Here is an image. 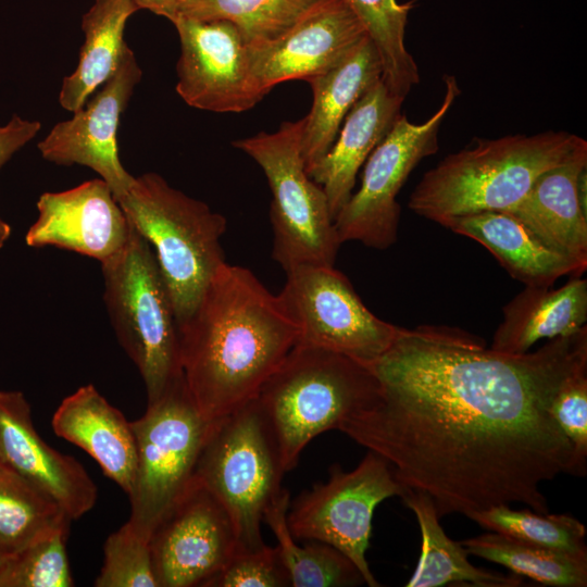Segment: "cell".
Listing matches in <instances>:
<instances>
[{
	"label": "cell",
	"mask_w": 587,
	"mask_h": 587,
	"mask_svg": "<svg viewBox=\"0 0 587 587\" xmlns=\"http://www.w3.org/2000/svg\"><path fill=\"white\" fill-rule=\"evenodd\" d=\"M586 360L587 326L522 354L454 327H399L365 364L377 392L337 429L382 457L407 491L429 497L439 519L513 503L548 513L542 484L576 475L550 407Z\"/></svg>",
	"instance_id": "1"
},
{
	"label": "cell",
	"mask_w": 587,
	"mask_h": 587,
	"mask_svg": "<svg viewBox=\"0 0 587 587\" xmlns=\"http://www.w3.org/2000/svg\"><path fill=\"white\" fill-rule=\"evenodd\" d=\"M178 335L186 385L213 423L257 397L296 346L299 329L278 295L250 270L224 262Z\"/></svg>",
	"instance_id": "2"
},
{
	"label": "cell",
	"mask_w": 587,
	"mask_h": 587,
	"mask_svg": "<svg viewBox=\"0 0 587 587\" xmlns=\"http://www.w3.org/2000/svg\"><path fill=\"white\" fill-rule=\"evenodd\" d=\"M585 145L584 138L563 130L479 139L426 172L408 207L440 225L484 211L507 212L523 199L540 174L563 163Z\"/></svg>",
	"instance_id": "3"
},
{
	"label": "cell",
	"mask_w": 587,
	"mask_h": 587,
	"mask_svg": "<svg viewBox=\"0 0 587 587\" xmlns=\"http://www.w3.org/2000/svg\"><path fill=\"white\" fill-rule=\"evenodd\" d=\"M118 203L153 250L179 327L226 262V218L152 172L135 177Z\"/></svg>",
	"instance_id": "4"
},
{
	"label": "cell",
	"mask_w": 587,
	"mask_h": 587,
	"mask_svg": "<svg viewBox=\"0 0 587 587\" xmlns=\"http://www.w3.org/2000/svg\"><path fill=\"white\" fill-rule=\"evenodd\" d=\"M377 387L365 364L296 344L254 398L278 444L286 472L296 467L313 438L337 429L375 396Z\"/></svg>",
	"instance_id": "5"
},
{
	"label": "cell",
	"mask_w": 587,
	"mask_h": 587,
	"mask_svg": "<svg viewBox=\"0 0 587 587\" xmlns=\"http://www.w3.org/2000/svg\"><path fill=\"white\" fill-rule=\"evenodd\" d=\"M100 264L113 330L153 402L183 375L178 324L155 255L132 224L124 248Z\"/></svg>",
	"instance_id": "6"
},
{
	"label": "cell",
	"mask_w": 587,
	"mask_h": 587,
	"mask_svg": "<svg viewBox=\"0 0 587 587\" xmlns=\"http://www.w3.org/2000/svg\"><path fill=\"white\" fill-rule=\"evenodd\" d=\"M285 473L278 444L255 399L212 423L195 477L227 512L237 550L266 545L263 514L283 489Z\"/></svg>",
	"instance_id": "7"
},
{
	"label": "cell",
	"mask_w": 587,
	"mask_h": 587,
	"mask_svg": "<svg viewBox=\"0 0 587 587\" xmlns=\"http://www.w3.org/2000/svg\"><path fill=\"white\" fill-rule=\"evenodd\" d=\"M303 117L233 141L262 168L272 192L273 259L287 271L301 264L334 266L341 245L323 188L301 155Z\"/></svg>",
	"instance_id": "8"
},
{
	"label": "cell",
	"mask_w": 587,
	"mask_h": 587,
	"mask_svg": "<svg viewBox=\"0 0 587 587\" xmlns=\"http://www.w3.org/2000/svg\"><path fill=\"white\" fill-rule=\"evenodd\" d=\"M212 423L197 409L184 375L132 422L137 474L128 526L150 538L191 486Z\"/></svg>",
	"instance_id": "9"
},
{
	"label": "cell",
	"mask_w": 587,
	"mask_h": 587,
	"mask_svg": "<svg viewBox=\"0 0 587 587\" xmlns=\"http://www.w3.org/2000/svg\"><path fill=\"white\" fill-rule=\"evenodd\" d=\"M461 90L445 77V95L423 123L400 114L364 163L361 185L334 220L340 242L359 241L385 250L397 241L401 208L396 198L414 167L438 151V133Z\"/></svg>",
	"instance_id": "10"
},
{
	"label": "cell",
	"mask_w": 587,
	"mask_h": 587,
	"mask_svg": "<svg viewBox=\"0 0 587 587\" xmlns=\"http://www.w3.org/2000/svg\"><path fill=\"white\" fill-rule=\"evenodd\" d=\"M327 482L303 491L289 504L287 524L294 538L327 544L358 567L370 587L380 584L366 560L376 507L387 498L403 497L407 490L395 478L388 463L369 451L359 465L345 472L329 469Z\"/></svg>",
	"instance_id": "11"
},
{
	"label": "cell",
	"mask_w": 587,
	"mask_h": 587,
	"mask_svg": "<svg viewBox=\"0 0 587 587\" xmlns=\"http://www.w3.org/2000/svg\"><path fill=\"white\" fill-rule=\"evenodd\" d=\"M286 272L279 298L299 329L298 345L336 352L363 364L392 344L398 326L372 313L334 266L301 264Z\"/></svg>",
	"instance_id": "12"
},
{
	"label": "cell",
	"mask_w": 587,
	"mask_h": 587,
	"mask_svg": "<svg viewBox=\"0 0 587 587\" xmlns=\"http://www.w3.org/2000/svg\"><path fill=\"white\" fill-rule=\"evenodd\" d=\"M142 71L125 43L117 66L92 98L70 120L55 124L38 143L41 157L59 165L79 164L99 174L117 201L130 188L134 176L122 165L117 129Z\"/></svg>",
	"instance_id": "13"
},
{
	"label": "cell",
	"mask_w": 587,
	"mask_h": 587,
	"mask_svg": "<svg viewBox=\"0 0 587 587\" xmlns=\"http://www.w3.org/2000/svg\"><path fill=\"white\" fill-rule=\"evenodd\" d=\"M173 24L180 45L176 91L188 105L240 113L264 98L251 77L247 42L234 24L182 15Z\"/></svg>",
	"instance_id": "14"
},
{
	"label": "cell",
	"mask_w": 587,
	"mask_h": 587,
	"mask_svg": "<svg viewBox=\"0 0 587 587\" xmlns=\"http://www.w3.org/2000/svg\"><path fill=\"white\" fill-rule=\"evenodd\" d=\"M149 542L159 587H207L237 550L227 512L196 477Z\"/></svg>",
	"instance_id": "15"
},
{
	"label": "cell",
	"mask_w": 587,
	"mask_h": 587,
	"mask_svg": "<svg viewBox=\"0 0 587 587\" xmlns=\"http://www.w3.org/2000/svg\"><path fill=\"white\" fill-rule=\"evenodd\" d=\"M367 36L344 0H322L278 38L247 45L253 84L262 97L284 82L312 78Z\"/></svg>",
	"instance_id": "16"
},
{
	"label": "cell",
	"mask_w": 587,
	"mask_h": 587,
	"mask_svg": "<svg viewBox=\"0 0 587 587\" xmlns=\"http://www.w3.org/2000/svg\"><path fill=\"white\" fill-rule=\"evenodd\" d=\"M37 210L38 216L25 235L28 247H57L101 263L118 253L129 238L132 223L101 178L45 192Z\"/></svg>",
	"instance_id": "17"
},
{
	"label": "cell",
	"mask_w": 587,
	"mask_h": 587,
	"mask_svg": "<svg viewBox=\"0 0 587 587\" xmlns=\"http://www.w3.org/2000/svg\"><path fill=\"white\" fill-rule=\"evenodd\" d=\"M0 463L58 503L72 521L97 501V486L85 467L41 438L18 390L0 389Z\"/></svg>",
	"instance_id": "18"
},
{
	"label": "cell",
	"mask_w": 587,
	"mask_h": 587,
	"mask_svg": "<svg viewBox=\"0 0 587 587\" xmlns=\"http://www.w3.org/2000/svg\"><path fill=\"white\" fill-rule=\"evenodd\" d=\"M57 436L78 446L130 497L137 474V447L132 422L92 384L65 397L53 413Z\"/></svg>",
	"instance_id": "19"
},
{
	"label": "cell",
	"mask_w": 587,
	"mask_h": 587,
	"mask_svg": "<svg viewBox=\"0 0 587 587\" xmlns=\"http://www.w3.org/2000/svg\"><path fill=\"white\" fill-rule=\"evenodd\" d=\"M403 101L378 80L351 108L330 149L308 172L323 188L334 220L351 197L361 166L401 114Z\"/></svg>",
	"instance_id": "20"
},
{
	"label": "cell",
	"mask_w": 587,
	"mask_h": 587,
	"mask_svg": "<svg viewBox=\"0 0 587 587\" xmlns=\"http://www.w3.org/2000/svg\"><path fill=\"white\" fill-rule=\"evenodd\" d=\"M587 168V145L563 163L540 174L508 213L547 247L587 267V210L578 196V177Z\"/></svg>",
	"instance_id": "21"
},
{
	"label": "cell",
	"mask_w": 587,
	"mask_h": 587,
	"mask_svg": "<svg viewBox=\"0 0 587 587\" xmlns=\"http://www.w3.org/2000/svg\"><path fill=\"white\" fill-rule=\"evenodd\" d=\"M382 77L379 55L366 36L337 64L308 82L313 102L301 133L307 172L330 149L351 108Z\"/></svg>",
	"instance_id": "22"
},
{
	"label": "cell",
	"mask_w": 587,
	"mask_h": 587,
	"mask_svg": "<svg viewBox=\"0 0 587 587\" xmlns=\"http://www.w3.org/2000/svg\"><path fill=\"white\" fill-rule=\"evenodd\" d=\"M442 226L483 245L513 278L525 286L550 287L562 276H582L586 271L547 247L508 212L484 211L457 216Z\"/></svg>",
	"instance_id": "23"
},
{
	"label": "cell",
	"mask_w": 587,
	"mask_h": 587,
	"mask_svg": "<svg viewBox=\"0 0 587 587\" xmlns=\"http://www.w3.org/2000/svg\"><path fill=\"white\" fill-rule=\"evenodd\" d=\"M490 348L522 354L544 338L552 339L580 330L587 322V280L571 278L560 288L525 286L502 310Z\"/></svg>",
	"instance_id": "24"
},
{
	"label": "cell",
	"mask_w": 587,
	"mask_h": 587,
	"mask_svg": "<svg viewBox=\"0 0 587 587\" xmlns=\"http://www.w3.org/2000/svg\"><path fill=\"white\" fill-rule=\"evenodd\" d=\"M139 10L133 0H95L82 17L85 41L75 71L64 77L59 93L63 109L75 112L110 77L118 64L124 29Z\"/></svg>",
	"instance_id": "25"
},
{
	"label": "cell",
	"mask_w": 587,
	"mask_h": 587,
	"mask_svg": "<svg viewBox=\"0 0 587 587\" xmlns=\"http://www.w3.org/2000/svg\"><path fill=\"white\" fill-rule=\"evenodd\" d=\"M404 503L415 514L422 534L421 557L407 587H439L467 583L479 587H516L522 576L475 567L466 549L450 539L439 524L433 501L424 494L407 491Z\"/></svg>",
	"instance_id": "26"
},
{
	"label": "cell",
	"mask_w": 587,
	"mask_h": 587,
	"mask_svg": "<svg viewBox=\"0 0 587 587\" xmlns=\"http://www.w3.org/2000/svg\"><path fill=\"white\" fill-rule=\"evenodd\" d=\"M290 495L287 489L270 502L263 514L277 539L280 559L294 587H342L364 583L358 567L336 548L320 541L299 546L287 524Z\"/></svg>",
	"instance_id": "27"
},
{
	"label": "cell",
	"mask_w": 587,
	"mask_h": 587,
	"mask_svg": "<svg viewBox=\"0 0 587 587\" xmlns=\"http://www.w3.org/2000/svg\"><path fill=\"white\" fill-rule=\"evenodd\" d=\"M469 554L553 587L587 586V557L573 555L490 532L459 541Z\"/></svg>",
	"instance_id": "28"
},
{
	"label": "cell",
	"mask_w": 587,
	"mask_h": 587,
	"mask_svg": "<svg viewBox=\"0 0 587 587\" xmlns=\"http://www.w3.org/2000/svg\"><path fill=\"white\" fill-rule=\"evenodd\" d=\"M71 521L58 503L0 463L1 555H14L58 530L68 529Z\"/></svg>",
	"instance_id": "29"
},
{
	"label": "cell",
	"mask_w": 587,
	"mask_h": 587,
	"mask_svg": "<svg viewBox=\"0 0 587 587\" xmlns=\"http://www.w3.org/2000/svg\"><path fill=\"white\" fill-rule=\"evenodd\" d=\"M374 43L383 68V80L395 95L405 99L420 82L417 65L404 45L409 12L413 4L397 0H344Z\"/></svg>",
	"instance_id": "30"
},
{
	"label": "cell",
	"mask_w": 587,
	"mask_h": 587,
	"mask_svg": "<svg viewBox=\"0 0 587 587\" xmlns=\"http://www.w3.org/2000/svg\"><path fill=\"white\" fill-rule=\"evenodd\" d=\"M321 1L182 0L179 15L228 21L238 28L247 45H253L278 38Z\"/></svg>",
	"instance_id": "31"
},
{
	"label": "cell",
	"mask_w": 587,
	"mask_h": 587,
	"mask_svg": "<svg viewBox=\"0 0 587 587\" xmlns=\"http://www.w3.org/2000/svg\"><path fill=\"white\" fill-rule=\"evenodd\" d=\"M490 532L573 555L587 557L585 525L570 514L514 510L501 504L467 515Z\"/></svg>",
	"instance_id": "32"
},
{
	"label": "cell",
	"mask_w": 587,
	"mask_h": 587,
	"mask_svg": "<svg viewBox=\"0 0 587 587\" xmlns=\"http://www.w3.org/2000/svg\"><path fill=\"white\" fill-rule=\"evenodd\" d=\"M68 529L58 530L8 557L0 565V587H72L66 553Z\"/></svg>",
	"instance_id": "33"
},
{
	"label": "cell",
	"mask_w": 587,
	"mask_h": 587,
	"mask_svg": "<svg viewBox=\"0 0 587 587\" xmlns=\"http://www.w3.org/2000/svg\"><path fill=\"white\" fill-rule=\"evenodd\" d=\"M96 587H159L150 542L125 523L105 540Z\"/></svg>",
	"instance_id": "34"
},
{
	"label": "cell",
	"mask_w": 587,
	"mask_h": 587,
	"mask_svg": "<svg viewBox=\"0 0 587 587\" xmlns=\"http://www.w3.org/2000/svg\"><path fill=\"white\" fill-rule=\"evenodd\" d=\"M550 413L570 440L577 476L586 473L587 457V360L575 366L561 383Z\"/></svg>",
	"instance_id": "35"
},
{
	"label": "cell",
	"mask_w": 587,
	"mask_h": 587,
	"mask_svg": "<svg viewBox=\"0 0 587 587\" xmlns=\"http://www.w3.org/2000/svg\"><path fill=\"white\" fill-rule=\"evenodd\" d=\"M289 577L277 546L237 550L207 587H287Z\"/></svg>",
	"instance_id": "36"
},
{
	"label": "cell",
	"mask_w": 587,
	"mask_h": 587,
	"mask_svg": "<svg viewBox=\"0 0 587 587\" xmlns=\"http://www.w3.org/2000/svg\"><path fill=\"white\" fill-rule=\"evenodd\" d=\"M40 128V122L25 120L17 115L0 126V170L16 151L37 135Z\"/></svg>",
	"instance_id": "37"
},
{
	"label": "cell",
	"mask_w": 587,
	"mask_h": 587,
	"mask_svg": "<svg viewBox=\"0 0 587 587\" xmlns=\"http://www.w3.org/2000/svg\"><path fill=\"white\" fill-rule=\"evenodd\" d=\"M140 9H146L152 13L164 16L172 23L179 15L180 0H133Z\"/></svg>",
	"instance_id": "38"
},
{
	"label": "cell",
	"mask_w": 587,
	"mask_h": 587,
	"mask_svg": "<svg viewBox=\"0 0 587 587\" xmlns=\"http://www.w3.org/2000/svg\"><path fill=\"white\" fill-rule=\"evenodd\" d=\"M11 236V226L0 216V249Z\"/></svg>",
	"instance_id": "39"
},
{
	"label": "cell",
	"mask_w": 587,
	"mask_h": 587,
	"mask_svg": "<svg viewBox=\"0 0 587 587\" xmlns=\"http://www.w3.org/2000/svg\"><path fill=\"white\" fill-rule=\"evenodd\" d=\"M4 557L0 554V565L2 564V562L4 561Z\"/></svg>",
	"instance_id": "40"
},
{
	"label": "cell",
	"mask_w": 587,
	"mask_h": 587,
	"mask_svg": "<svg viewBox=\"0 0 587 587\" xmlns=\"http://www.w3.org/2000/svg\"><path fill=\"white\" fill-rule=\"evenodd\" d=\"M182 1V0H180Z\"/></svg>",
	"instance_id": "41"
}]
</instances>
